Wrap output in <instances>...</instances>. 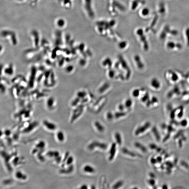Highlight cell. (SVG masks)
Segmentation results:
<instances>
[{
    "label": "cell",
    "mask_w": 189,
    "mask_h": 189,
    "mask_svg": "<svg viewBox=\"0 0 189 189\" xmlns=\"http://www.w3.org/2000/svg\"><path fill=\"white\" fill-rule=\"evenodd\" d=\"M1 35L3 38L10 40L12 44H17L18 39L17 35L14 31L10 30H3L1 32Z\"/></svg>",
    "instance_id": "1"
},
{
    "label": "cell",
    "mask_w": 189,
    "mask_h": 189,
    "mask_svg": "<svg viewBox=\"0 0 189 189\" xmlns=\"http://www.w3.org/2000/svg\"><path fill=\"white\" fill-rule=\"evenodd\" d=\"M92 0H83V9L88 17L93 18L95 16V13Z\"/></svg>",
    "instance_id": "2"
},
{
    "label": "cell",
    "mask_w": 189,
    "mask_h": 189,
    "mask_svg": "<svg viewBox=\"0 0 189 189\" xmlns=\"http://www.w3.org/2000/svg\"><path fill=\"white\" fill-rule=\"evenodd\" d=\"M108 148V145L105 142L97 141H93L90 143L87 146V148L89 151L94 150L95 148L105 150Z\"/></svg>",
    "instance_id": "3"
},
{
    "label": "cell",
    "mask_w": 189,
    "mask_h": 189,
    "mask_svg": "<svg viewBox=\"0 0 189 189\" xmlns=\"http://www.w3.org/2000/svg\"><path fill=\"white\" fill-rule=\"evenodd\" d=\"M136 34L140 37L141 41L143 43L144 49L145 51H148L149 48L146 37L144 35L143 31L142 29H139L136 31Z\"/></svg>",
    "instance_id": "4"
},
{
    "label": "cell",
    "mask_w": 189,
    "mask_h": 189,
    "mask_svg": "<svg viewBox=\"0 0 189 189\" xmlns=\"http://www.w3.org/2000/svg\"><path fill=\"white\" fill-rule=\"evenodd\" d=\"M117 144L116 142H113L111 145L109 152V161H112L114 159L117 152Z\"/></svg>",
    "instance_id": "5"
},
{
    "label": "cell",
    "mask_w": 189,
    "mask_h": 189,
    "mask_svg": "<svg viewBox=\"0 0 189 189\" xmlns=\"http://www.w3.org/2000/svg\"><path fill=\"white\" fill-rule=\"evenodd\" d=\"M32 39L33 42V44L35 47H37L39 43H40V36L39 33L37 31L34 30L32 32Z\"/></svg>",
    "instance_id": "6"
},
{
    "label": "cell",
    "mask_w": 189,
    "mask_h": 189,
    "mask_svg": "<svg viewBox=\"0 0 189 189\" xmlns=\"http://www.w3.org/2000/svg\"><path fill=\"white\" fill-rule=\"evenodd\" d=\"M150 85L153 89L155 90H159L161 87V83L160 80L157 78L154 77L150 81Z\"/></svg>",
    "instance_id": "7"
},
{
    "label": "cell",
    "mask_w": 189,
    "mask_h": 189,
    "mask_svg": "<svg viewBox=\"0 0 189 189\" xmlns=\"http://www.w3.org/2000/svg\"><path fill=\"white\" fill-rule=\"evenodd\" d=\"M43 126L48 130L54 131L56 130L57 128V126L54 123L47 120H45L43 121Z\"/></svg>",
    "instance_id": "8"
},
{
    "label": "cell",
    "mask_w": 189,
    "mask_h": 189,
    "mask_svg": "<svg viewBox=\"0 0 189 189\" xmlns=\"http://www.w3.org/2000/svg\"><path fill=\"white\" fill-rule=\"evenodd\" d=\"M167 75L169 80L173 83H176L179 80V77L178 74L173 70H169Z\"/></svg>",
    "instance_id": "9"
},
{
    "label": "cell",
    "mask_w": 189,
    "mask_h": 189,
    "mask_svg": "<svg viewBox=\"0 0 189 189\" xmlns=\"http://www.w3.org/2000/svg\"><path fill=\"white\" fill-rule=\"evenodd\" d=\"M55 24L58 30H61L64 29L66 26L67 22L63 18H58L55 21Z\"/></svg>",
    "instance_id": "10"
},
{
    "label": "cell",
    "mask_w": 189,
    "mask_h": 189,
    "mask_svg": "<svg viewBox=\"0 0 189 189\" xmlns=\"http://www.w3.org/2000/svg\"><path fill=\"white\" fill-rule=\"evenodd\" d=\"M150 125L149 123L147 122L143 125L137 127L135 132V135L136 136H138L142 133H143L149 127Z\"/></svg>",
    "instance_id": "11"
},
{
    "label": "cell",
    "mask_w": 189,
    "mask_h": 189,
    "mask_svg": "<svg viewBox=\"0 0 189 189\" xmlns=\"http://www.w3.org/2000/svg\"><path fill=\"white\" fill-rule=\"evenodd\" d=\"M61 6L67 9H70L72 7L73 0H60Z\"/></svg>",
    "instance_id": "12"
},
{
    "label": "cell",
    "mask_w": 189,
    "mask_h": 189,
    "mask_svg": "<svg viewBox=\"0 0 189 189\" xmlns=\"http://www.w3.org/2000/svg\"><path fill=\"white\" fill-rule=\"evenodd\" d=\"M121 152L123 154H125V155L129 156L131 157H138V154H136L135 152H133V151L130 150L128 148H123L121 149Z\"/></svg>",
    "instance_id": "13"
},
{
    "label": "cell",
    "mask_w": 189,
    "mask_h": 189,
    "mask_svg": "<svg viewBox=\"0 0 189 189\" xmlns=\"http://www.w3.org/2000/svg\"><path fill=\"white\" fill-rule=\"evenodd\" d=\"M37 125H38V124H37V122H36V121L31 123L30 124H28V126L26 128L24 129L23 130V133H30L36 128V127H37Z\"/></svg>",
    "instance_id": "14"
},
{
    "label": "cell",
    "mask_w": 189,
    "mask_h": 189,
    "mask_svg": "<svg viewBox=\"0 0 189 189\" xmlns=\"http://www.w3.org/2000/svg\"><path fill=\"white\" fill-rule=\"evenodd\" d=\"M94 125L96 129L100 133H103L105 131V127L100 121H96L94 123Z\"/></svg>",
    "instance_id": "15"
},
{
    "label": "cell",
    "mask_w": 189,
    "mask_h": 189,
    "mask_svg": "<svg viewBox=\"0 0 189 189\" xmlns=\"http://www.w3.org/2000/svg\"><path fill=\"white\" fill-rule=\"evenodd\" d=\"M83 170L85 173L93 174L95 172V169L92 166L89 165H85L83 168Z\"/></svg>",
    "instance_id": "16"
},
{
    "label": "cell",
    "mask_w": 189,
    "mask_h": 189,
    "mask_svg": "<svg viewBox=\"0 0 189 189\" xmlns=\"http://www.w3.org/2000/svg\"><path fill=\"white\" fill-rule=\"evenodd\" d=\"M15 176L17 179L21 180H25L27 179V175L20 171H18L16 172Z\"/></svg>",
    "instance_id": "17"
},
{
    "label": "cell",
    "mask_w": 189,
    "mask_h": 189,
    "mask_svg": "<svg viewBox=\"0 0 189 189\" xmlns=\"http://www.w3.org/2000/svg\"><path fill=\"white\" fill-rule=\"evenodd\" d=\"M114 138L116 142L117 145L121 146L122 144L123 140L122 136L120 133L118 132L115 133L114 134Z\"/></svg>",
    "instance_id": "18"
},
{
    "label": "cell",
    "mask_w": 189,
    "mask_h": 189,
    "mask_svg": "<svg viewBox=\"0 0 189 189\" xmlns=\"http://www.w3.org/2000/svg\"><path fill=\"white\" fill-rule=\"evenodd\" d=\"M56 137L58 142H62L65 140V135L62 131H58L56 133Z\"/></svg>",
    "instance_id": "19"
},
{
    "label": "cell",
    "mask_w": 189,
    "mask_h": 189,
    "mask_svg": "<svg viewBox=\"0 0 189 189\" xmlns=\"http://www.w3.org/2000/svg\"><path fill=\"white\" fill-rule=\"evenodd\" d=\"M170 28L169 26H165L163 31L160 34V38L161 39L163 40L166 38L167 34L168 33H169L170 32Z\"/></svg>",
    "instance_id": "20"
},
{
    "label": "cell",
    "mask_w": 189,
    "mask_h": 189,
    "mask_svg": "<svg viewBox=\"0 0 189 189\" xmlns=\"http://www.w3.org/2000/svg\"><path fill=\"white\" fill-rule=\"evenodd\" d=\"M46 156L48 157L51 158H55L59 156H60L59 152L57 151L51 150L48 151L46 153Z\"/></svg>",
    "instance_id": "21"
},
{
    "label": "cell",
    "mask_w": 189,
    "mask_h": 189,
    "mask_svg": "<svg viewBox=\"0 0 189 189\" xmlns=\"http://www.w3.org/2000/svg\"><path fill=\"white\" fill-rule=\"evenodd\" d=\"M74 167L73 165L68 166L67 169H62L60 171L61 173L64 174H69L72 173L74 170Z\"/></svg>",
    "instance_id": "22"
},
{
    "label": "cell",
    "mask_w": 189,
    "mask_h": 189,
    "mask_svg": "<svg viewBox=\"0 0 189 189\" xmlns=\"http://www.w3.org/2000/svg\"><path fill=\"white\" fill-rule=\"evenodd\" d=\"M74 160V158L73 156L70 155L66 159L64 163V165L67 166H70L71 165H73V164Z\"/></svg>",
    "instance_id": "23"
},
{
    "label": "cell",
    "mask_w": 189,
    "mask_h": 189,
    "mask_svg": "<svg viewBox=\"0 0 189 189\" xmlns=\"http://www.w3.org/2000/svg\"><path fill=\"white\" fill-rule=\"evenodd\" d=\"M180 90L179 88L177 87H175L173 88L172 90H171L170 92H169L167 94L168 97L169 98H171L173 95L178 94V93L179 92Z\"/></svg>",
    "instance_id": "24"
},
{
    "label": "cell",
    "mask_w": 189,
    "mask_h": 189,
    "mask_svg": "<svg viewBox=\"0 0 189 189\" xmlns=\"http://www.w3.org/2000/svg\"><path fill=\"white\" fill-rule=\"evenodd\" d=\"M46 143L43 141L41 140L38 143L35 145V148L39 149L40 150H43L45 148Z\"/></svg>",
    "instance_id": "25"
},
{
    "label": "cell",
    "mask_w": 189,
    "mask_h": 189,
    "mask_svg": "<svg viewBox=\"0 0 189 189\" xmlns=\"http://www.w3.org/2000/svg\"><path fill=\"white\" fill-rule=\"evenodd\" d=\"M134 146L135 148L140 150L142 152H145L146 151V148L142 144L139 142H136L134 143Z\"/></svg>",
    "instance_id": "26"
},
{
    "label": "cell",
    "mask_w": 189,
    "mask_h": 189,
    "mask_svg": "<svg viewBox=\"0 0 189 189\" xmlns=\"http://www.w3.org/2000/svg\"><path fill=\"white\" fill-rule=\"evenodd\" d=\"M136 60L138 67L140 69H142L144 67L143 63L142 62L141 59L139 56L136 57Z\"/></svg>",
    "instance_id": "27"
},
{
    "label": "cell",
    "mask_w": 189,
    "mask_h": 189,
    "mask_svg": "<svg viewBox=\"0 0 189 189\" xmlns=\"http://www.w3.org/2000/svg\"><path fill=\"white\" fill-rule=\"evenodd\" d=\"M123 181L120 180L117 181L112 186V188L114 189H117L121 188L123 185Z\"/></svg>",
    "instance_id": "28"
},
{
    "label": "cell",
    "mask_w": 189,
    "mask_h": 189,
    "mask_svg": "<svg viewBox=\"0 0 189 189\" xmlns=\"http://www.w3.org/2000/svg\"><path fill=\"white\" fill-rule=\"evenodd\" d=\"M166 47L169 50H173L175 48H177V43L173 41L168 42L166 44Z\"/></svg>",
    "instance_id": "29"
},
{
    "label": "cell",
    "mask_w": 189,
    "mask_h": 189,
    "mask_svg": "<svg viewBox=\"0 0 189 189\" xmlns=\"http://www.w3.org/2000/svg\"><path fill=\"white\" fill-rule=\"evenodd\" d=\"M126 115L125 112L123 111H120V112H116L114 114V117L115 118L117 119L125 116Z\"/></svg>",
    "instance_id": "30"
},
{
    "label": "cell",
    "mask_w": 189,
    "mask_h": 189,
    "mask_svg": "<svg viewBox=\"0 0 189 189\" xmlns=\"http://www.w3.org/2000/svg\"><path fill=\"white\" fill-rule=\"evenodd\" d=\"M159 11L161 14H163L165 12V8L164 4L163 3H161L160 4Z\"/></svg>",
    "instance_id": "31"
},
{
    "label": "cell",
    "mask_w": 189,
    "mask_h": 189,
    "mask_svg": "<svg viewBox=\"0 0 189 189\" xmlns=\"http://www.w3.org/2000/svg\"><path fill=\"white\" fill-rule=\"evenodd\" d=\"M159 102V100L157 97L154 96L151 98V105L157 104Z\"/></svg>",
    "instance_id": "32"
},
{
    "label": "cell",
    "mask_w": 189,
    "mask_h": 189,
    "mask_svg": "<svg viewBox=\"0 0 189 189\" xmlns=\"http://www.w3.org/2000/svg\"><path fill=\"white\" fill-rule=\"evenodd\" d=\"M106 118L109 121H112L115 118L114 115L112 114L110 112H109L106 115Z\"/></svg>",
    "instance_id": "33"
},
{
    "label": "cell",
    "mask_w": 189,
    "mask_h": 189,
    "mask_svg": "<svg viewBox=\"0 0 189 189\" xmlns=\"http://www.w3.org/2000/svg\"><path fill=\"white\" fill-rule=\"evenodd\" d=\"M149 13V10L148 8H144L142 10V15L146 16H148Z\"/></svg>",
    "instance_id": "34"
},
{
    "label": "cell",
    "mask_w": 189,
    "mask_h": 189,
    "mask_svg": "<svg viewBox=\"0 0 189 189\" xmlns=\"http://www.w3.org/2000/svg\"><path fill=\"white\" fill-rule=\"evenodd\" d=\"M186 35L187 39V46H189V28H187L186 30Z\"/></svg>",
    "instance_id": "35"
},
{
    "label": "cell",
    "mask_w": 189,
    "mask_h": 189,
    "mask_svg": "<svg viewBox=\"0 0 189 189\" xmlns=\"http://www.w3.org/2000/svg\"><path fill=\"white\" fill-rule=\"evenodd\" d=\"M4 135H5L6 136H10L11 134V131L9 129H6L4 132Z\"/></svg>",
    "instance_id": "36"
},
{
    "label": "cell",
    "mask_w": 189,
    "mask_h": 189,
    "mask_svg": "<svg viewBox=\"0 0 189 189\" xmlns=\"http://www.w3.org/2000/svg\"><path fill=\"white\" fill-rule=\"evenodd\" d=\"M169 33H170L172 35L175 36L177 35L178 33V32L176 30H171Z\"/></svg>",
    "instance_id": "37"
},
{
    "label": "cell",
    "mask_w": 189,
    "mask_h": 189,
    "mask_svg": "<svg viewBox=\"0 0 189 189\" xmlns=\"http://www.w3.org/2000/svg\"><path fill=\"white\" fill-rule=\"evenodd\" d=\"M139 91L138 90L136 89L133 91V94L135 97H137L139 95Z\"/></svg>",
    "instance_id": "38"
},
{
    "label": "cell",
    "mask_w": 189,
    "mask_h": 189,
    "mask_svg": "<svg viewBox=\"0 0 189 189\" xmlns=\"http://www.w3.org/2000/svg\"><path fill=\"white\" fill-rule=\"evenodd\" d=\"M79 188L81 189H88V186L86 184H83Z\"/></svg>",
    "instance_id": "39"
},
{
    "label": "cell",
    "mask_w": 189,
    "mask_h": 189,
    "mask_svg": "<svg viewBox=\"0 0 189 189\" xmlns=\"http://www.w3.org/2000/svg\"><path fill=\"white\" fill-rule=\"evenodd\" d=\"M158 18L157 17H156L154 19V20L152 22V24L151 25V27H153V26H154V25L156 24V22Z\"/></svg>",
    "instance_id": "40"
},
{
    "label": "cell",
    "mask_w": 189,
    "mask_h": 189,
    "mask_svg": "<svg viewBox=\"0 0 189 189\" xmlns=\"http://www.w3.org/2000/svg\"><path fill=\"white\" fill-rule=\"evenodd\" d=\"M96 187L94 185H91V189H96Z\"/></svg>",
    "instance_id": "41"
}]
</instances>
